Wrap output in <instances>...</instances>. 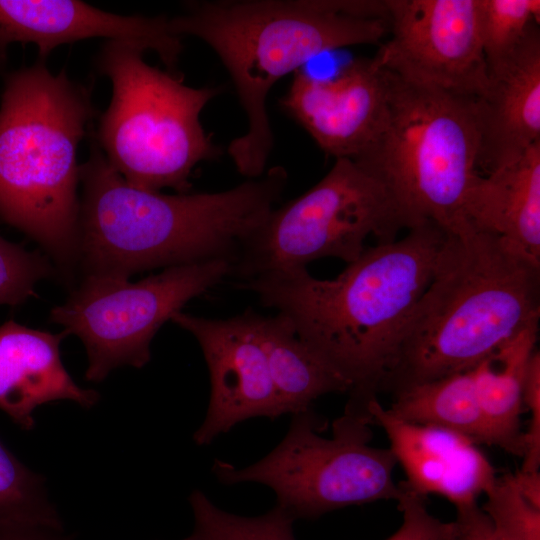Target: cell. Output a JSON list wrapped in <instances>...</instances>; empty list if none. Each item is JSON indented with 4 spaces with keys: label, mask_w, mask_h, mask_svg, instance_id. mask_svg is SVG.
Returning <instances> with one entry per match:
<instances>
[{
    "label": "cell",
    "mask_w": 540,
    "mask_h": 540,
    "mask_svg": "<svg viewBox=\"0 0 540 540\" xmlns=\"http://www.w3.org/2000/svg\"><path fill=\"white\" fill-rule=\"evenodd\" d=\"M408 223L384 186L348 158L299 197L274 208L243 243L231 274L240 281L306 268L333 257L347 264L377 243L396 240Z\"/></svg>",
    "instance_id": "obj_9"
},
{
    "label": "cell",
    "mask_w": 540,
    "mask_h": 540,
    "mask_svg": "<svg viewBox=\"0 0 540 540\" xmlns=\"http://www.w3.org/2000/svg\"><path fill=\"white\" fill-rule=\"evenodd\" d=\"M254 326L283 414L309 411L325 394L351 391L350 383L298 337L285 315L254 312Z\"/></svg>",
    "instance_id": "obj_20"
},
{
    "label": "cell",
    "mask_w": 540,
    "mask_h": 540,
    "mask_svg": "<svg viewBox=\"0 0 540 540\" xmlns=\"http://www.w3.org/2000/svg\"><path fill=\"white\" fill-rule=\"evenodd\" d=\"M482 51L491 75L517 52L539 25V0H477Z\"/></svg>",
    "instance_id": "obj_24"
},
{
    "label": "cell",
    "mask_w": 540,
    "mask_h": 540,
    "mask_svg": "<svg viewBox=\"0 0 540 540\" xmlns=\"http://www.w3.org/2000/svg\"><path fill=\"white\" fill-rule=\"evenodd\" d=\"M189 501L194 528L183 540H296L295 519L277 505L263 515L244 517L218 508L200 490Z\"/></svg>",
    "instance_id": "obj_23"
},
{
    "label": "cell",
    "mask_w": 540,
    "mask_h": 540,
    "mask_svg": "<svg viewBox=\"0 0 540 540\" xmlns=\"http://www.w3.org/2000/svg\"><path fill=\"white\" fill-rule=\"evenodd\" d=\"M66 331L52 333L10 319L0 325V409L25 431L34 428V410L70 400L93 407L99 394L79 386L66 370L60 345Z\"/></svg>",
    "instance_id": "obj_17"
},
{
    "label": "cell",
    "mask_w": 540,
    "mask_h": 540,
    "mask_svg": "<svg viewBox=\"0 0 540 540\" xmlns=\"http://www.w3.org/2000/svg\"><path fill=\"white\" fill-rule=\"evenodd\" d=\"M390 38L373 60L401 79L476 98L489 84L477 0H385Z\"/></svg>",
    "instance_id": "obj_11"
},
{
    "label": "cell",
    "mask_w": 540,
    "mask_h": 540,
    "mask_svg": "<svg viewBox=\"0 0 540 540\" xmlns=\"http://www.w3.org/2000/svg\"><path fill=\"white\" fill-rule=\"evenodd\" d=\"M0 540H72L63 529L43 526L0 527Z\"/></svg>",
    "instance_id": "obj_30"
},
{
    "label": "cell",
    "mask_w": 540,
    "mask_h": 540,
    "mask_svg": "<svg viewBox=\"0 0 540 540\" xmlns=\"http://www.w3.org/2000/svg\"><path fill=\"white\" fill-rule=\"evenodd\" d=\"M312 410L294 414L284 439L265 457L245 468L216 460L213 471L224 484L268 486L277 506L298 518L313 519L353 505L398 499L397 465L390 448L369 444L374 425L368 410L345 407L330 438L319 434Z\"/></svg>",
    "instance_id": "obj_8"
},
{
    "label": "cell",
    "mask_w": 540,
    "mask_h": 540,
    "mask_svg": "<svg viewBox=\"0 0 540 540\" xmlns=\"http://www.w3.org/2000/svg\"><path fill=\"white\" fill-rule=\"evenodd\" d=\"M447 231L428 221L401 239L377 243L333 279L306 268L240 281L294 325L298 337L351 385L348 402L384 391L403 328L429 285Z\"/></svg>",
    "instance_id": "obj_1"
},
{
    "label": "cell",
    "mask_w": 540,
    "mask_h": 540,
    "mask_svg": "<svg viewBox=\"0 0 540 540\" xmlns=\"http://www.w3.org/2000/svg\"><path fill=\"white\" fill-rule=\"evenodd\" d=\"M397 499L402 522L385 540H443L450 522L441 521L427 507L426 498L410 490L402 481Z\"/></svg>",
    "instance_id": "obj_27"
},
{
    "label": "cell",
    "mask_w": 540,
    "mask_h": 540,
    "mask_svg": "<svg viewBox=\"0 0 540 540\" xmlns=\"http://www.w3.org/2000/svg\"><path fill=\"white\" fill-rule=\"evenodd\" d=\"M443 540H505L493 528L478 503L456 508Z\"/></svg>",
    "instance_id": "obj_29"
},
{
    "label": "cell",
    "mask_w": 540,
    "mask_h": 540,
    "mask_svg": "<svg viewBox=\"0 0 540 540\" xmlns=\"http://www.w3.org/2000/svg\"><path fill=\"white\" fill-rule=\"evenodd\" d=\"M537 335L538 324L525 328L471 369L488 445L521 458L524 381Z\"/></svg>",
    "instance_id": "obj_19"
},
{
    "label": "cell",
    "mask_w": 540,
    "mask_h": 540,
    "mask_svg": "<svg viewBox=\"0 0 540 540\" xmlns=\"http://www.w3.org/2000/svg\"><path fill=\"white\" fill-rule=\"evenodd\" d=\"M539 317L540 261L494 234L449 231L384 390L469 371Z\"/></svg>",
    "instance_id": "obj_3"
},
{
    "label": "cell",
    "mask_w": 540,
    "mask_h": 540,
    "mask_svg": "<svg viewBox=\"0 0 540 540\" xmlns=\"http://www.w3.org/2000/svg\"><path fill=\"white\" fill-rule=\"evenodd\" d=\"M96 37L151 50L170 72L182 52L181 37L163 16H121L74 0H0V67L15 42L36 44L44 60L59 45Z\"/></svg>",
    "instance_id": "obj_14"
},
{
    "label": "cell",
    "mask_w": 540,
    "mask_h": 540,
    "mask_svg": "<svg viewBox=\"0 0 540 540\" xmlns=\"http://www.w3.org/2000/svg\"><path fill=\"white\" fill-rule=\"evenodd\" d=\"M169 26L204 41L229 72L247 129L227 151L247 179L265 173L273 149L266 101L276 82L325 52L377 44L389 31L388 20L352 15L342 0L190 2Z\"/></svg>",
    "instance_id": "obj_4"
},
{
    "label": "cell",
    "mask_w": 540,
    "mask_h": 540,
    "mask_svg": "<svg viewBox=\"0 0 540 540\" xmlns=\"http://www.w3.org/2000/svg\"><path fill=\"white\" fill-rule=\"evenodd\" d=\"M94 116L89 92L44 60L5 78L0 220L37 242L67 281L78 262L77 150Z\"/></svg>",
    "instance_id": "obj_5"
},
{
    "label": "cell",
    "mask_w": 540,
    "mask_h": 540,
    "mask_svg": "<svg viewBox=\"0 0 540 540\" xmlns=\"http://www.w3.org/2000/svg\"><path fill=\"white\" fill-rule=\"evenodd\" d=\"M481 507L505 540H540V507L520 490L514 473L497 476Z\"/></svg>",
    "instance_id": "obj_25"
},
{
    "label": "cell",
    "mask_w": 540,
    "mask_h": 540,
    "mask_svg": "<svg viewBox=\"0 0 540 540\" xmlns=\"http://www.w3.org/2000/svg\"><path fill=\"white\" fill-rule=\"evenodd\" d=\"M280 107L327 155L354 159L377 133L386 108L384 71L356 59L335 76L296 71Z\"/></svg>",
    "instance_id": "obj_13"
},
{
    "label": "cell",
    "mask_w": 540,
    "mask_h": 540,
    "mask_svg": "<svg viewBox=\"0 0 540 540\" xmlns=\"http://www.w3.org/2000/svg\"><path fill=\"white\" fill-rule=\"evenodd\" d=\"M383 71L382 123L352 161L384 186L409 229L431 221L454 231L462 225L464 200L479 174L474 98Z\"/></svg>",
    "instance_id": "obj_6"
},
{
    "label": "cell",
    "mask_w": 540,
    "mask_h": 540,
    "mask_svg": "<svg viewBox=\"0 0 540 540\" xmlns=\"http://www.w3.org/2000/svg\"><path fill=\"white\" fill-rule=\"evenodd\" d=\"M63 529L50 502L45 479L30 470L0 441V527Z\"/></svg>",
    "instance_id": "obj_22"
},
{
    "label": "cell",
    "mask_w": 540,
    "mask_h": 540,
    "mask_svg": "<svg viewBox=\"0 0 540 540\" xmlns=\"http://www.w3.org/2000/svg\"><path fill=\"white\" fill-rule=\"evenodd\" d=\"M462 225L499 236L540 261V142L515 161L476 176Z\"/></svg>",
    "instance_id": "obj_18"
},
{
    "label": "cell",
    "mask_w": 540,
    "mask_h": 540,
    "mask_svg": "<svg viewBox=\"0 0 540 540\" xmlns=\"http://www.w3.org/2000/svg\"><path fill=\"white\" fill-rule=\"evenodd\" d=\"M55 273L46 254L28 251L0 235V305L23 304L36 295L35 287L41 280Z\"/></svg>",
    "instance_id": "obj_26"
},
{
    "label": "cell",
    "mask_w": 540,
    "mask_h": 540,
    "mask_svg": "<svg viewBox=\"0 0 540 540\" xmlns=\"http://www.w3.org/2000/svg\"><path fill=\"white\" fill-rule=\"evenodd\" d=\"M524 407L530 413L526 431H523V463L520 470L537 472L540 467V352L531 356L523 391Z\"/></svg>",
    "instance_id": "obj_28"
},
{
    "label": "cell",
    "mask_w": 540,
    "mask_h": 540,
    "mask_svg": "<svg viewBox=\"0 0 540 540\" xmlns=\"http://www.w3.org/2000/svg\"><path fill=\"white\" fill-rule=\"evenodd\" d=\"M373 424L386 433L390 450L413 492L441 496L456 508L478 503L490 489L497 470L471 439L439 427L412 424L392 415L378 401L368 402Z\"/></svg>",
    "instance_id": "obj_15"
},
{
    "label": "cell",
    "mask_w": 540,
    "mask_h": 540,
    "mask_svg": "<svg viewBox=\"0 0 540 540\" xmlns=\"http://www.w3.org/2000/svg\"><path fill=\"white\" fill-rule=\"evenodd\" d=\"M287 182L286 169L273 166L225 191H148L126 182L93 138L90 156L80 165L77 268L83 277L129 279L211 260L234 263Z\"/></svg>",
    "instance_id": "obj_2"
},
{
    "label": "cell",
    "mask_w": 540,
    "mask_h": 540,
    "mask_svg": "<svg viewBox=\"0 0 540 540\" xmlns=\"http://www.w3.org/2000/svg\"><path fill=\"white\" fill-rule=\"evenodd\" d=\"M171 321L195 337L209 370V406L193 437L198 445L210 444L249 418L283 415L252 309L226 319L179 311Z\"/></svg>",
    "instance_id": "obj_12"
},
{
    "label": "cell",
    "mask_w": 540,
    "mask_h": 540,
    "mask_svg": "<svg viewBox=\"0 0 540 540\" xmlns=\"http://www.w3.org/2000/svg\"><path fill=\"white\" fill-rule=\"evenodd\" d=\"M231 269V261L218 259L165 268L136 282L82 277L66 301L51 309L49 319L83 343L85 379L102 382L116 368L144 367L161 326Z\"/></svg>",
    "instance_id": "obj_10"
},
{
    "label": "cell",
    "mask_w": 540,
    "mask_h": 540,
    "mask_svg": "<svg viewBox=\"0 0 540 540\" xmlns=\"http://www.w3.org/2000/svg\"><path fill=\"white\" fill-rule=\"evenodd\" d=\"M145 51L124 41L103 46L98 69L111 80L113 93L94 138L132 186L189 193L196 165L221 153L200 121L221 87L187 86L173 72L148 65Z\"/></svg>",
    "instance_id": "obj_7"
},
{
    "label": "cell",
    "mask_w": 540,
    "mask_h": 540,
    "mask_svg": "<svg viewBox=\"0 0 540 540\" xmlns=\"http://www.w3.org/2000/svg\"><path fill=\"white\" fill-rule=\"evenodd\" d=\"M387 410L398 419L459 433L487 444L484 419L472 371L402 387Z\"/></svg>",
    "instance_id": "obj_21"
},
{
    "label": "cell",
    "mask_w": 540,
    "mask_h": 540,
    "mask_svg": "<svg viewBox=\"0 0 540 540\" xmlns=\"http://www.w3.org/2000/svg\"><path fill=\"white\" fill-rule=\"evenodd\" d=\"M474 98L479 129L477 170L486 174L540 142V30L535 25L509 61Z\"/></svg>",
    "instance_id": "obj_16"
}]
</instances>
